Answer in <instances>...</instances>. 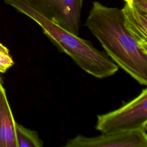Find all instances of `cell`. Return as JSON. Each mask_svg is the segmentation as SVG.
I'll return each mask as SVG.
<instances>
[{
  "instance_id": "6da1fadb",
  "label": "cell",
  "mask_w": 147,
  "mask_h": 147,
  "mask_svg": "<svg viewBox=\"0 0 147 147\" xmlns=\"http://www.w3.org/2000/svg\"><path fill=\"white\" fill-rule=\"evenodd\" d=\"M86 26L119 67L141 85H147V52L126 29L121 9L95 1Z\"/></svg>"
},
{
  "instance_id": "7a4b0ae2",
  "label": "cell",
  "mask_w": 147,
  "mask_h": 147,
  "mask_svg": "<svg viewBox=\"0 0 147 147\" xmlns=\"http://www.w3.org/2000/svg\"><path fill=\"white\" fill-rule=\"evenodd\" d=\"M4 1L38 24L44 34L59 51L70 56L87 74L96 78L103 79L117 72L118 67L105 52L95 48L90 41L71 33L33 9L22 0Z\"/></svg>"
},
{
  "instance_id": "3957f363",
  "label": "cell",
  "mask_w": 147,
  "mask_h": 147,
  "mask_svg": "<svg viewBox=\"0 0 147 147\" xmlns=\"http://www.w3.org/2000/svg\"><path fill=\"white\" fill-rule=\"evenodd\" d=\"M95 129L102 133L147 130V89L119 109L98 115Z\"/></svg>"
},
{
  "instance_id": "277c9868",
  "label": "cell",
  "mask_w": 147,
  "mask_h": 147,
  "mask_svg": "<svg viewBox=\"0 0 147 147\" xmlns=\"http://www.w3.org/2000/svg\"><path fill=\"white\" fill-rule=\"evenodd\" d=\"M33 9L79 36L83 0H22Z\"/></svg>"
},
{
  "instance_id": "5b68a950",
  "label": "cell",
  "mask_w": 147,
  "mask_h": 147,
  "mask_svg": "<svg viewBox=\"0 0 147 147\" xmlns=\"http://www.w3.org/2000/svg\"><path fill=\"white\" fill-rule=\"evenodd\" d=\"M145 130H134L102 133L101 135L87 137L79 134L67 140L65 147H147Z\"/></svg>"
},
{
  "instance_id": "8992f818",
  "label": "cell",
  "mask_w": 147,
  "mask_h": 147,
  "mask_svg": "<svg viewBox=\"0 0 147 147\" xmlns=\"http://www.w3.org/2000/svg\"><path fill=\"white\" fill-rule=\"evenodd\" d=\"M121 9L126 29L147 52V0H124Z\"/></svg>"
},
{
  "instance_id": "52a82bcc",
  "label": "cell",
  "mask_w": 147,
  "mask_h": 147,
  "mask_svg": "<svg viewBox=\"0 0 147 147\" xmlns=\"http://www.w3.org/2000/svg\"><path fill=\"white\" fill-rule=\"evenodd\" d=\"M16 122L0 76V147H17Z\"/></svg>"
},
{
  "instance_id": "ba28073f",
  "label": "cell",
  "mask_w": 147,
  "mask_h": 147,
  "mask_svg": "<svg viewBox=\"0 0 147 147\" xmlns=\"http://www.w3.org/2000/svg\"><path fill=\"white\" fill-rule=\"evenodd\" d=\"M16 136L17 147H42L43 141L38 133L16 122Z\"/></svg>"
},
{
  "instance_id": "9c48e42d",
  "label": "cell",
  "mask_w": 147,
  "mask_h": 147,
  "mask_svg": "<svg viewBox=\"0 0 147 147\" xmlns=\"http://www.w3.org/2000/svg\"><path fill=\"white\" fill-rule=\"evenodd\" d=\"M14 64L8 49L0 42V73L5 72Z\"/></svg>"
}]
</instances>
